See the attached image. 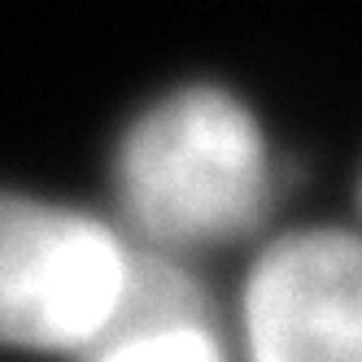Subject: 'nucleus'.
I'll use <instances>...</instances> for the list:
<instances>
[{
	"mask_svg": "<svg viewBox=\"0 0 362 362\" xmlns=\"http://www.w3.org/2000/svg\"><path fill=\"white\" fill-rule=\"evenodd\" d=\"M114 184L140 245L179 257L249 236L271 210L275 162L240 96L192 83L127 127Z\"/></svg>",
	"mask_w": 362,
	"mask_h": 362,
	"instance_id": "obj_1",
	"label": "nucleus"
},
{
	"mask_svg": "<svg viewBox=\"0 0 362 362\" xmlns=\"http://www.w3.org/2000/svg\"><path fill=\"white\" fill-rule=\"evenodd\" d=\"M132 240L96 214L0 192V345L88 354L110 332Z\"/></svg>",
	"mask_w": 362,
	"mask_h": 362,
	"instance_id": "obj_2",
	"label": "nucleus"
},
{
	"mask_svg": "<svg viewBox=\"0 0 362 362\" xmlns=\"http://www.w3.org/2000/svg\"><path fill=\"white\" fill-rule=\"evenodd\" d=\"M245 362H362V240L349 231H293L253 262Z\"/></svg>",
	"mask_w": 362,
	"mask_h": 362,
	"instance_id": "obj_3",
	"label": "nucleus"
},
{
	"mask_svg": "<svg viewBox=\"0 0 362 362\" xmlns=\"http://www.w3.org/2000/svg\"><path fill=\"white\" fill-rule=\"evenodd\" d=\"M83 362H227L214 323H162L105 332Z\"/></svg>",
	"mask_w": 362,
	"mask_h": 362,
	"instance_id": "obj_4",
	"label": "nucleus"
}]
</instances>
